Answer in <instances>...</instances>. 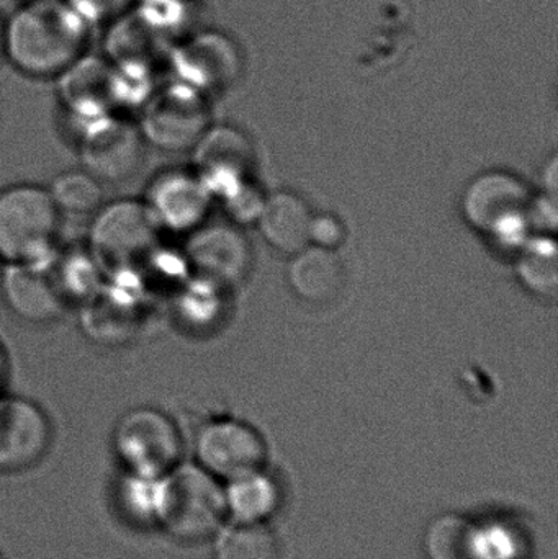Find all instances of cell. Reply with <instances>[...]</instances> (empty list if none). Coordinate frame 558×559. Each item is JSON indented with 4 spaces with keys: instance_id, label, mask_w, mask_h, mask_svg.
I'll return each mask as SVG.
<instances>
[{
    "instance_id": "1",
    "label": "cell",
    "mask_w": 558,
    "mask_h": 559,
    "mask_svg": "<svg viewBox=\"0 0 558 559\" xmlns=\"http://www.w3.org/2000/svg\"><path fill=\"white\" fill-rule=\"evenodd\" d=\"M3 55L33 78H58L84 55L87 22L61 0H29L3 29Z\"/></svg>"
},
{
    "instance_id": "2",
    "label": "cell",
    "mask_w": 558,
    "mask_h": 559,
    "mask_svg": "<svg viewBox=\"0 0 558 559\" xmlns=\"http://www.w3.org/2000/svg\"><path fill=\"white\" fill-rule=\"evenodd\" d=\"M159 226L143 200L124 199L105 203L95 212L88 229L87 248L105 278L140 277L144 265L163 246Z\"/></svg>"
},
{
    "instance_id": "3",
    "label": "cell",
    "mask_w": 558,
    "mask_h": 559,
    "mask_svg": "<svg viewBox=\"0 0 558 559\" xmlns=\"http://www.w3.org/2000/svg\"><path fill=\"white\" fill-rule=\"evenodd\" d=\"M61 216L48 187L15 183L0 190L2 264H49L59 251Z\"/></svg>"
},
{
    "instance_id": "4",
    "label": "cell",
    "mask_w": 558,
    "mask_h": 559,
    "mask_svg": "<svg viewBox=\"0 0 558 559\" xmlns=\"http://www.w3.org/2000/svg\"><path fill=\"white\" fill-rule=\"evenodd\" d=\"M228 519L225 485L195 462H180L164 476L159 532L179 544L215 538Z\"/></svg>"
},
{
    "instance_id": "5",
    "label": "cell",
    "mask_w": 558,
    "mask_h": 559,
    "mask_svg": "<svg viewBox=\"0 0 558 559\" xmlns=\"http://www.w3.org/2000/svg\"><path fill=\"white\" fill-rule=\"evenodd\" d=\"M533 192L520 177L488 170L475 177L462 199L468 225L498 245L520 249L527 241Z\"/></svg>"
},
{
    "instance_id": "6",
    "label": "cell",
    "mask_w": 558,
    "mask_h": 559,
    "mask_svg": "<svg viewBox=\"0 0 558 559\" xmlns=\"http://www.w3.org/2000/svg\"><path fill=\"white\" fill-rule=\"evenodd\" d=\"M111 452L123 472L164 476L182 462L183 437L169 414L138 406L115 424Z\"/></svg>"
},
{
    "instance_id": "7",
    "label": "cell",
    "mask_w": 558,
    "mask_h": 559,
    "mask_svg": "<svg viewBox=\"0 0 558 559\" xmlns=\"http://www.w3.org/2000/svg\"><path fill=\"white\" fill-rule=\"evenodd\" d=\"M136 124L147 146L167 153L192 151L212 127L206 95L179 81L156 87L141 105Z\"/></svg>"
},
{
    "instance_id": "8",
    "label": "cell",
    "mask_w": 558,
    "mask_h": 559,
    "mask_svg": "<svg viewBox=\"0 0 558 559\" xmlns=\"http://www.w3.org/2000/svg\"><path fill=\"white\" fill-rule=\"evenodd\" d=\"M146 141L136 121L120 114L79 128V157L82 169L102 183H123L133 179L146 159Z\"/></svg>"
},
{
    "instance_id": "9",
    "label": "cell",
    "mask_w": 558,
    "mask_h": 559,
    "mask_svg": "<svg viewBox=\"0 0 558 559\" xmlns=\"http://www.w3.org/2000/svg\"><path fill=\"white\" fill-rule=\"evenodd\" d=\"M268 456V443L259 430L231 417L206 420L193 439V462L223 485L262 472Z\"/></svg>"
},
{
    "instance_id": "10",
    "label": "cell",
    "mask_w": 558,
    "mask_h": 559,
    "mask_svg": "<svg viewBox=\"0 0 558 559\" xmlns=\"http://www.w3.org/2000/svg\"><path fill=\"white\" fill-rule=\"evenodd\" d=\"M58 98L78 128L120 114V72L108 58L82 55L58 75Z\"/></svg>"
},
{
    "instance_id": "11",
    "label": "cell",
    "mask_w": 558,
    "mask_h": 559,
    "mask_svg": "<svg viewBox=\"0 0 558 559\" xmlns=\"http://www.w3.org/2000/svg\"><path fill=\"white\" fill-rule=\"evenodd\" d=\"M215 197L190 167L157 173L147 182L143 203L163 233L190 235L206 223Z\"/></svg>"
},
{
    "instance_id": "12",
    "label": "cell",
    "mask_w": 558,
    "mask_h": 559,
    "mask_svg": "<svg viewBox=\"0 0 558 559\" xmlns=\"http://www.w3.org/2000/svg\"><path fill=\"white\" fill-rule=\"evenodd\" d=\"M48 413L28 397L0 394V475L28 472L52 445Z\"/></svg>"
},
{
    "instance_id": "13",
    "label": "cell",
    "mask_w": 558,
    "mask_h": 559,
    "mask_svg": "<svg viewBox=\"0 0 558 559\" xmlns=\"http://www.w3.org/2000/svg\"><path fill=\"white\" fill-rule=\"evenodd\" d=\"M187 238L183 258L193 277L229 289L251 272V246L238 226L203 223Z\"/></svg>"
},
{
    "instance_id": "14",
    "label": "cell",
    "mask_w": 558,
    "mask_h": 559,
    "mask_svg": "<svg viewBox=\"0 0 558 559\" xmlns=\"http://www.w3.org/2000/svg\"><path fill=\"white\" fill-rule=\"evenodd\" d=\"M169 59L177 81L205 95L229 87L242 69L238 46L228 36L215 32L187 39Z\"/></svg>"
},
{
    "instance_id": "15",
    "label": "cell",
    "mask_w": 558,
    "mask_h": 559,
    "mask_svg": "<svg viewBox=\"0 0 558 559\" xmlns=\"http://www.w3.org/2000/svg\"><path fill=\"white\" fill-rule=\"evenodd\" d=\"M192 169L213 197L226 199L249 182L254 167V150L246 134L231 127H210L193 146Z\"/></svg>"
},
{
    "instance_id": "16",
    "label": "cell",
    "mask_w": 558,
    "mask_h": 559,
    "mask_svg": "<svg viewBox=\"0 0 558 559\" xmlns=\"http://www.w3.org/2000/svg\"><path fill=\"white\" fill-rule=\"evenodd\" d=\"M0 293L10 311L29 324H48L69 308L49 264H3Z\"/></svg>"
},
{
    "instance_id": "17",
    "label": "cell",
    "mask_w": 558,
    "mask_h": 559,
    "mask_svg": "<svg viewBox=\"0 0 558 559\" xmlns=\"http://www.w3.org/2000/svg\"><path fill=\"white\" fill-rule=\"evenodd\" d=\"M311 219L313 213L301 197L277 192L265 197L256 223L269 246L295 255L310 246Z\"/></svg>"
},
{
    "instance_id": "18",
    "label": "cell",
    "mask_w": 558,
    "mask_h": 559,
    "mask_svg": "<svg viewBox=\"0 0 558 559\" xmlns=\"http://www.w3.org/2000/svg\"><path fill=\"white\" fill-rule=\"evenodd\" d=\"M114 22L107 36V58L118 68L154 72L166 52L167 36L138 12H127Z\"/></svg>"
},
{
    "instance_id": "19",
    "label": "cell",
    "mask_w": 558,
    "mask_h": 559,
    "mask_svg": "<svg viewBox=\"0 0 558 559\" xmlns=\"http://www.w3.org/2000/svg\"><path fill=\"white\" fill-rule=\"evenodd\" d=\"M164 476L120 469L111 488V504L127 527L138 532H159Z\"/></svg>"
},
{
    "instance_id": "20",
    "label": "cell",
    "mask_w": 558,
    "mask_h": 559,
    "mask_svg": "<svg viewBox=\"0 0 558 559\" xmlns=\"http://www.w3.org/2000/svg\"><path fill=\"white\" fill-rule=\"evenodd\" d=\"M288 283L295 295L314 305L336 299L346 286V269L336 251L308 246L294 255Z\"/></svg>"
},
{
    "instance_id": "21",
    "label": "cell",
    "mask_w": 558,
    "mask_h": 559,
    "mask_svg": "<svg viewBox=\"0 0 558 559\" xmlns=\"http://www.w3.org/2000/svg\"><path fill=\"white\" fill-rule=\"evenodd\" d=\"M228 518L238 524H268L277 514L282 492L265 469L225 483Z\"/></svg>"
},
{
    "instance_id": "22",
    "label": "cell",
    "mask_w": 558,
    "mask_h": 559,
    "mask_svg": "<svg viewBox=\"0 0 558 559\" xmlns=\"http://www.w3.org/2000/svg\"><path fill=\"white\" fill-rule=\"evenodd\" d=\"M49 269L68 306L84 305L100 292L105 283L104 272L87 246L59 249L49 262Z\"/></svg>"
},
{
    "instance_id": "23",
    "label": "cell",
    "mask_w": 558,
    "mask_h": 559,
    "mask_svg": "<svg viewBox=\"0 0 558 559\" xmlns=\"http://www.w3.org/2000/svg\"><path fill=\"white\" fill-rule=\"evenodd\" d=\"M517 275L521 285L539 298H557L558 252L554 236H536L521 246Z\"/></svg>"
},
{
    "instance_id": "24",
    "label": "cell",
    "mask_w": 558,
    "mask_h": 559,
    "mask_svg": "<svg viewBox=\"0 0 558 559\" xmlns=\"http://www.w3.org/2000/svg\"><path fill=\"white\" fill-rule=\"evenodd\" d=\"M478 521L461 514H442L426 527L423 547L428 559H478Z\"/></svg>"
},
{
    "instance_id": "25",
    "label": "cell",
    "mask_w": 558,
    "mask_h": 559,
    "mask_svg": "<svg viewBox=\"0 0 558 559\" xmlns=\"http://www.w3.org/2000/svg\"><path fill=\"white\" fill-rule=\"evenodd\" d=\"M215 538V559H282L281 542L268 524L235 522Z\"/></svg>"
},
{
    "instance_id": "26",
    "label": "cell",
    "mask_w": 558,
    "mask_h": 559,
    "mask_svg": "<svg viewBox=\"0 0 558 559\" xmlns=\"http://www.w3.org/2000/svg\"><path fill=\"white\" fill-rule=\"evenodd\" d=\"M48 190L61 213L88 215L104 205V183L82 167L58 174Z\"/></svg>"
},
{
    "instance_id": "27",
    "label": "cell",
    "mask_w": 558,
    "mask_h": 559,
    "mask_svg": "<svg viewBox=\"0 0 558 559\" xmlns=\"http://www.w3.org/2000/svg\"><path fill=\"white\" fill-rule=\"evenodd\" d=\"M478 559H521L524 542L507 521H478Z\"/></svg>"
},
{
    "instance_id": "28",
    "label": "cell",
    "mask_w": 558,
    "mask_h": 559,
    "mask_svg": "<svg viewBox=\"0 0 558 559\" xmlns=\"http://www.w3.org/2000/svg\"><path fill=\"white\" fill-rule=\"evenodd\" d=\"M264 200L265 197L249 180V182L238 187L235 192L229 193L226 199H223V202H225L233 222L242 225V223L258 222Z\"/></svg>"
},
{
    "instance_id": "29",
    "label": "cell",
    "mask_w": 558,
    "mask_h": 559,
    "mask_svg": "<svg viewBox=\"0 0 558 559\" xmlns=\"http://www.w3.org/2000/svg\"><path fill=\"white\" fill-rule=\"evenodd\" d=\"M68 3L85 22H114L130 12L136 0H69Z\"/></svg>"
},
{
    "instance_id": "30",
    "label": "cell",
    "mask_w": 558,
    "mask_h": 559,
    "mask_svg": "<svg viewBox=\"0 0 558 559\" xmlns=\"http://www.w3.org/2000/svg\"><path fill=\"white\" fill-rule=\"evenodd\" d=\"M346 241V228L337 216L313 215L310 226V246L337 251Z\"/></svg>"
},
{
    "instance_id": "31",
    "label": "cell",
    "mask_w": 558,
    "mask_h": 559,
    "mask_svg": "<svg viewBox=\"0 0 558 559\" xmlns=\"http://www.w3.org/2000/svg\"><path fill=\"white\" fill-rule=\"evenodd\" d=\"M10 380V358L0 342V394L5 393Z\"/></svg>"
},
{
    "instance_id": "32",
    "label": "cell",
    "mask_w": 558,
    "mask_h": 559,
    "mask_svg": "<svg viewBox=\"0 0 558 559\" xmlns=\"http://www.w3.org/2000/svg\"><path fill=\"white\" fill-rule=\"evenodd\" d=\"M3 29H5V25H3L2 19H0V59H2L3 45H5V38H3Z\"/></svg>"
},
{
    "instance_id": "33",
    "label": "cell",
    "mask_w": 558,
    "mask_h": 559,
    "mask_svg": "<svg viewBox=\"0 0 558 559\" xmlns=\"http://www.w3.org/2000/svg\"><path fill=\"white\" fill-rule=\"evenodd\" d=\"M2 265H3V264H2V261H0V269H2Z\"/></svg>"
},
{
    "instance_id": "34",
    "label": "cell",
    "mask_w": 558,
    "mask_h": 559,
    "mask_svg": "<svg viewBox=\"0 0 558 559\" xmlns=\"http://www.w3.org/2000/svg\"><path fill=\"white\" fill-rule=\"evenodd\" d=\"M0 559H2V557H0Z\"/></svg>"
}]
</instances>
